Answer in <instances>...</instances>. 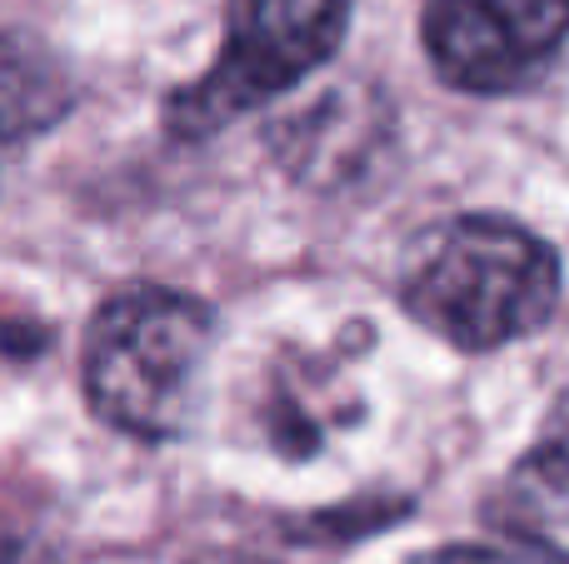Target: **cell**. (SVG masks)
<instances>
[{"mask_svg": "<svg viewBox=\"0 0 569 564\" xmlns=\"http://www.w3.org/2000/svg\"><path fill=\"white\" fill-rule=\"evenodd\" d=\"M216 320L186 290L130 285L86 330V395L106 425L136 440L186 435Z\"/></svg>", "mask_w": 569, "mask_h": 564, "instance_id": "2", "label": "cell"}, {"mask_svg": "<svg viewBox=\"0 0 569 564\" xmlns=\"http://www.w3.org/2000/svg\"><path fill=\"white\" fill-rule=\"evenodd\" d=\"M400 305L465 355L535 335L560 305V255L505 215H460L415 240Z\"/></svg>", "mask_w": 569, "mask_h": 564, "instance_id": "1", "label": "cell"}, {"mask_svg": "<svg viewBox=\"0 0 569 564\" xmlns=\"http://www.w3.org/2000/svg\"><path fill=\"white\" fill-rule=\"evenodd\" d=\"M410 564H569L560 555H545L535 545H445L430 555H415Z\"/></svg>", "mask_w": 569, "mask_h": 564, "instance_id": "7", "label": "cell"}, {"mask_svg": "<svg viewBox=\"0 0 569 564\" xmlns=\"http://www.w3.org/2000/svg\"><path fill=\"white\" fill-rule=\"evenodd\" d=\"M345 26L350 0H230L216 66L170 95V130L206 140L284 95L340 50Z\"/></svg>", "mask_w": 569, "mask_h": 564, "instance_id": "3", "label": "cell"}, {"mask_svg": "<svg viewBox=\"0 0 569 564\" xmlns=\"http://www.w3.org/2000/svg\"><path fill=\"white\" fill-rule=\"evenodd\" d=\"M485 525L515 545L569 560V440L525 450L485 500Z\"/></svg>", "mask_w": 569, "mask_h": 564, "instance_id": "5", "label": "cell"}, {"mask_svg": "<svg viewBox=\"0 0 569 564\" xmlns=\"http://www.w3.org/2000/svg\"><path fill=\"white\" fill-rule=\"evenodd\" d=\"M0 564H46V545L36 540V530L0 515Z\"/></svg>", "mask_w": 569, "mask_h": 564, "instance_id": "8", "label": "cell"}, {"mask_svg": "<svg viewBox=\"0 0 569 564\" xmlns=\"http://www.w3.org/2000/svg\"><path fill=\"white\" fill-rule=\"evenodd\" d=\"M76 105V80L46 46L0 36V150L56 130Z\"/></svg>", "mask_w": 569, "mask_h": 564, "instance_id": "6", "label": "cell"}, {"mask_svg": "<svg viewBox=\"0 0 569 564\" xmlns=\"http://www.w3.org/2000/svg\"><path fill=\"white\" fill-rule=\"evenodd\" d=\"M425 56L445 85L470 95L520 90L569 36V0H430Z\"/></svg>", "mask_w": 569, "mask_h": 564, "instance_id": "4", "label": "cell"}]
</instances>
